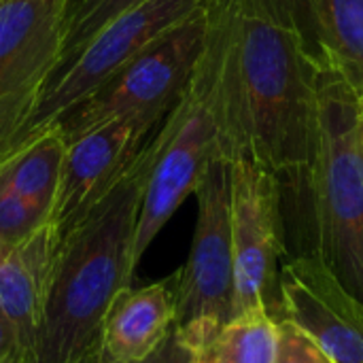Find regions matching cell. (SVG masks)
I'll return each instance as SVG.
<instances>
[{
  "label": "cell",
  "instance_id": "obj_7",
  "mask_svg": "<svg viewBox=\"0 0 363 363\" xmlns=\"http://www.w3.org/2000/svg\"><path fill=\"white\" fill-rule=\"evenodd\" d=\"M202 4L204 0H143L104 23L55 72L21 140L60 123L66 113L104 87L151 43L185 21Z\"/></svg>",
  "mask_w": 363,
  "mask_h": 363
},
{
  "label": "cell",
  "instance_id": "obj_2",
  "mask_svg": "<svg viewBox=\"0 0 363 363\" xmlns=\"http://www.w3.org/2000/svg\"><path fill=\"white\" fill-rule=\"evenodd\" d=\"M319 125L311 166L281 191L298 196L281 225L285 262L311 257L363 302V94L334 64L317 66Z\"/></svg>",
  "mask_w": 363,
  "mask_h": 363
},
{
  "label": "cell",
  "instance_id": "obj_14",
  "mask_svg": "<svg viewBox=\"0 0 363 363\" xmlns=\"http://www.w3.org/2000/svg\"><path fill=\"white\" fill-rule=\"evenodd\" d=\"M308 55L338 66L363 94V0H283Z\"/></svg>",
  "mask_w": 363,
  "mask_h": 363
},
{
  "label": "cell",
  "instance_id": "obj_1",
  "mask_svg": "<svg viewBox=\"0 0 363 363\" xmlns=\"http://www.w3.org/2000/svg\"><path fill=\"white\" fill-rule=\"evenodd\" d=\"M204 45L189 85L206 100L221 155L249 157L279 185L313 162L317 64L283 0H204Z\"/></svg>",
  "mask_w": 363,
  "mask_h": 363
},
{
  "label": "cell",
  "instance_id": "obj_9",
  "mask_svg": "<svg viewBox=\"0 0 363 363\" xmlns=\"http://www.w3.org/2000/svg\"><path fill=\"white\" fill-rule=\"evenodd\" d=\"M234 317L266 311L279 321L281 238L279 179L249 157L230 160Z\"/></svg>",
  "mask_w": 363,
  "mask_h": 363
},
{
  "label": "cell",
  "instance_id": "obj_3",
  "mask_svg": "<svg viewBox=\"0 0 363 363\" xmlns=\"http://www.w3.org/2000/svg\"><path fill=\"white\" fill-rule=\"evenodd\" d=\"M151 138L121 181L60 242L34 363H74L100 338L113 300L136 274L134 236Z\"/></svg>",
  "mask_w": 363,
  "mask_h": 363
},
{
  "label": "cell",
  "instance_id": "obj_8",
  "mask_svg": "<svg viewBox=\"0 0 363 363\" xmlns=\"http://www.w3.org/2000/svg\"><path fill=\"white\" fill-rule=\"evenodd\" d=\"M219 153L215 117L202 94L187 83L181 100L151 136V162L134 236L136 268L185 198L196 194Z\"/></svg>",
  "mask_w": 363,
  "mask_h": 363
},
{
  "label": "cell",
  "instance_id": "obj_13",
  "mask_svg": "<svg viewBox=\"0 0 363 363\" xmlns=\"http://www.w3.org/2000/svg\"><path fill=\"white\" fill-rule=\"evenodd\" d=\"M174 279L119 291L102 323V351L111 363L143 362L174 325Z\"/></svg>",
  "mask_w": 363,
  "mask_h": 363
},
{
  "label": "cell",
  "instance_id": "obj_23",
  "mask_svg": "<svg viewBox=\"0 0 363 363\" xmlns=\"http://www.w3.org/2000/svg\"><path fill=\"white\" fill-rule=\"evenodd\" d=\"M362 132H363V106H362Z\"/></svg>",
  "mask_w": 363,
  "mask_h": 363
},
{
  "label": "cell",
  "instance_id": "obj_11",
  "mask_svg": "<svg viewBox=\"0 0 363 363\" xmlns=\"http://www.w3.org/2000/svg\"><path fill=\"white\" fill-rule=\"evenodd\" d=\"M279 319L294 321L334 363H363V302L325 266L294 257L279 272Z\"/></svg>",
  "mask_w": 363,
  "mask_h": 363
},
{
  "label": "cell",
  "instance_id": "obj_10",
  "mask_svg": "<svg viewBox=\"0 0 363 363\" xmlns=\"http://www.w3.org/2000/svg\"><path fill=\"white\" fill-rule=\"evenodd\" d=\"M157 128L138 119H111L68 140L49 217L57 238L72 230L121 181Z\"/></svg>",
  "mask_w": 363,
  "mask_h": 363
},
{
  "label": "cell",
  "instance_id": "obj_20",
  "mask_svg": "<svg viewBox=\"0 0 363 363\" xmlns=\"http://www.w3.org/2000/svg\"><path fill=\"white\" fill-rule=\"evenodd\" d=\"M138 363H200L198 351L181 336L177 325L164 336V340Z\"/></svg>",
  "mask_w": 363,
  "mask_h": 363
},
{
  "label": "cell",
  "instance_id": "obj_17",
  "mask_svg": "<svg viewBox=\"0 0 363 363\" xmlns=\"http://www.w3.org/2000/svg\"><path fill=\"white\" fill-rule=\"evenodd\" d=\"M143 0H74L68 17V34L62 66L81 51V47L111 19ZM60 66V68H62Z\"/></svg>",
  "mask_w": 363,
  "mask_h": 363
},
{
  "label": "cell",
  "instance_id": "obj_16",
  "mask_svg": "<svg viewBox=\"0 0 363 363\" xmlns=\"http://www.w3.org/2000/svg\"><path fill=\"white\" fill-rule=\"evenodd\" d=\"M277 351V319L266 311L234 317L198 351L200 363H272Z\"/></svg>",
  "mask_w": 363,
  "mask_h": 363
},
{
  "label": "cell",
  "instance_id": "obj_6",
  "mask_svg": "<svg viewBox=\"0 0 363 363\" xmlns=\"http://www.w3.org/2000/svg\"><path fill=\"white\" fill-rule=\"evenodd\" d=\"M74 0H0V160L28 132L64 62Z\"/></svg>",
  "mask_w": 363,
  "mask_h": 363
},
{
  "label": "cell",
  "instance_id": "obj_5",
  "mask_svg": "<svg viewBox=\"0 0 363 363\" xmlns=\"http://www.w3.org/2000/svg\"><path fill=\"white\" fill-rule=\"evenodd\" d=\"M204 9L162 34L104 87L66 113L60 121L66 140L111 121L138 119L160 125L181 100L204 45Z\"/></svg>",
  "mask_w": 363,
  "mask_h": 363
},
{
  "label": "cell",
  "instance_id": "obj_19",
  "mask_svg": "<svg viewBox=\"0 0 363 363\" xmlns=\"http://www.w3.org/2000/svg\"><path fill=\"white\" fill-rule=\"evenodd\" d=\"M272 363H334L323 349L294 321H277V351Z\"/></svg>",
  "mask_w": 363,
  "mask_h": 363
},
{
  "label": "cell",
  "instance_id": "obj_4",
  "mask_svg": "<svg viewBox=\"0 0 363 363\" xmlns=\"http://www.w3.org/2000/svg\"><path fill=\"white\" fill-rule=\"evenodd\" d=\"M198 221L191 251L174 279V325L200 351L234 319L232 172L215 155L198 189Z\"/></svg>",
  "mask_w": 363,
  "mask_h": 363
},
{
  "label": "cell",
  "instance_id": "obj_12",
  "mask_svg": "<svg viewBox=\"0 0 363 363\" xmlns=\"http://www.w3.org/2000/svg\"><path fill=\"white\" fill-rule=\"evenodd\" d=\"M57 242L47 223L17 247H0V315L13 330L21 363H34Z\"/></svg>",
  "mask_w": 363,
  "mask_h": 363
},
{
  "label": "cell",
  "instance_id": "obj_18",
  "mask_svg": "<svg viewBox=\"0 0 363 363\" xmlns=\"http://www.w3.org/2000/svg\"><path fill=\"white\" fill-rule=\"evenodd\" d=\"M49 217L0 181V247L11 249L47 225Z\"/></svg>",
  "mask_w": 363,
  "mask_h": 363
},
{
  "label": "cell",
  "instance_id": "obj_15",
  "mask_svg": "<svg viewBox=\"0 0 363 363\" xmlns=\"http://www.w3.org/2000/svg\"><path fill=\"white\" fill-rule=\"evenodd\" d=\"M66 147L68 140L60 123L21 140L0 160V181L51 217L62 181Z\"/></svg>",
  "mask_w": 363,
  "mask_h": 363
},
{
  "label": "cell",
  "instance_id": "obj_21",
  "mask_svg": "<svg viewBox=\"0 0 363 363\" xmlns=\"http://www.w3.org/2000/svg\"><path fill=\"white\" fill-rule=\"evenodd\" d=\"M0 363H21L17 340L2 315H0Z\"/></svg>",
  "mask_w": 363,
  "mask_h": 363
},
{
  "label": "cell",
  "instance_id": "obj_22",
  "mask_svg": "<svg viewBox=\"0 0 363 363\" xmlns=\"http://www.w3.org/2000/svg\"><path fill=\"white\" fill-rule=\"evenodd\" d=\"M74 363H111L106 359V355H104V351H102V338L81 357V359H77Z\"/></svg>",
  "mask_w": 363,
  "mask_h": 363
}]
</instances>
